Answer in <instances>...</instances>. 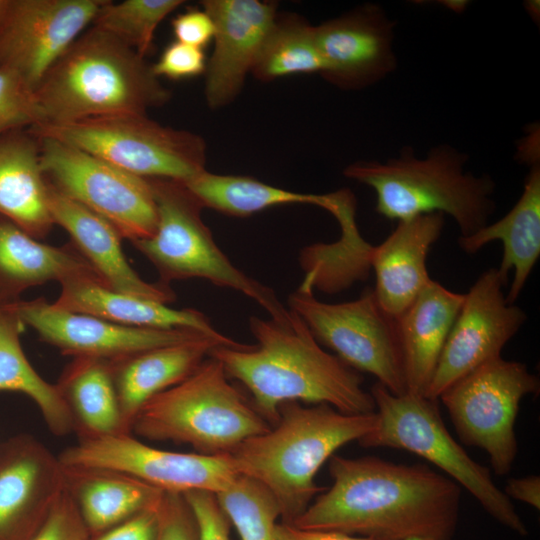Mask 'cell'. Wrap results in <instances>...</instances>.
Listing matches in <instances>:
<instances>
[{
    "instance_id": "cell-2",
    "label": "cell",
    "mask_w": 540,
    "mask_h": 540,
    "mask_svg": "<svg viewBox=\"0 0 540 540\" xmlns=\"http://www.w3.org/2000/svg\"><path fill=\"white\" fill-rule=\"evenodd\" d=\"M249 328L257 344L218 345L209 356L249 391L271 426L280 406L293 401L326 404L346 414L375 412L361 373L323 349L295 312L289 309L280 319L251 316Z\"/></svg>"
},
{
    "instance_id": "cell-19",
    "label": "cell",
    "mask_w": 540,
    "mask_h": 540,
    "mask_svg": "<svg viewBox=\"0 0 540 540\" xmlns=\"http://www.w3.org/2000/svg\"><path fill=\"white\" fill-rule=\"evenodd\" d=\"M215 26L214 49L206 64L205 97L210 108L229 104L252 71L277 17L276 5L258 0H206Z\"/></svg>"
},
{
    "instance_id": "cell-38",
    "label": "cell",
    "mask_w": 540,
    "mask_h": 540,
    "mask_svg": "<svg viewBox=\"0 0 540 540\" xmlns=\"http://www.w3.org/2000/svg\"><path fill=\"white\" fill-rule=\"evenodd\" d=\"M157 514V540H199L194 516L183 494L164 492Z\"/></svg>"
},
{
    "instance_id": "cell-23",
    "label": "cell",
    "mask_w": 540,
    "mask_h": 540,
    "mask_svg": "<svg viewBox=\"0 0 540 540\" xmlns=\"http://www.w3.org/2000/svg\"><path fill=\"white\" fill-rule=\"evenodd\" d=\"M464 297L432 279L396 318L407 392L426 395Z\"/></svg>"
},
{
    "instance_id": "cell-18",
    "label": "cell",
    "mask_w": 540,
    "mask_h": 540,
    "mask_svg": "<svg viewBox=\"0 0 540 540\" xmlns=\"http://www.w3.org/2000/svg\"><path fill=\"white\" fill-rule=\"evenodd\" d=\"M396 22L377 4H365L314 26L325 63L321 74L345 90L362 89L386 78L397 67Z\"/></svg>"
},
{
    "instance_id": "cell-26",
    "label": "cell",
    "mask_w": 540,
    "mask_h": 540,
    "mask_svg": "<svg viewBox=\"0 0 540 540\" xmlns=\"http://www.w3.org/2000/svg\"><path fill=\"white\" fill-rule=\"evenodd\" d=\"M52 304L129 327L191 329L217 338L226 337L198 310L171 308L165 303L113 291L92 280L62 283L59 297Z\"/></svg>"
},
{
    "instance_id": "cell-17",
    "label": "cell",
    "mask_w": 540,
    "mask_h": 540,
    "mask_svg": "<svg viewBox=\"0 0 540 540\" xmlns=\"http://www.w3.org/2000/svg\"><path fill=\"white\" fill-rule=\"evenodd\" d=\"M64 489L63 465L38 439L0 444V540H32Z\"/></svg>"
},
{
    "instance_id": "cell-44",
    "label": "cell",
    "mask_w": 540,
    "mask_h": 540,
    "mask_svg": "<svg viewBox=\"0 0 540 540\" xmlns=\"http://www.w3.org/2000/svg\"><path fill=\"white\" fill-rule=\"evenodd\" d=\"M504 494L511 500L522 501L533 508L540 509V477L529 475L521 478H509Z\"/></svg>"
},
{
    "instance_id": "cell-40",
    "label": "cell",
    "mask_w": 540,
    "mask_h": 540,
    "mask_svg": "<svg viewBox=\"0 0 540 540\" xmlns=\"http://www.w3.org/2000/svg\"><path fill=\"white\" fill-rule=\"evenodd\" d=\"M151 68L156 77L186 79L205 72L206 59L202 48L174 41L164 49Z\"/></svg>"
},
{
    "instance_id": "cell-6",
    "label": "cell",
    "mask_w": 540,
    "mask_h": 540,
    "mask_svg": "<svg viewBox=\"0 0 540 540\" xmlns=\"http://www.w3.org/2000/svg\"><path fill=\"white\" fill-rule=\"evenodd\" d=\"M270 427L230 382L222 364L208 356L186 379L142 406L131 434L188 444L200 454L222 455Z\"/></svg>"
},
{
    "instance_id": "cell-41",
    "label": "cell",
    "mask_w": 540,
    "mask_h": 540,
    "mask_svg": "<svg viewBox=\"0 0 540 540\" xmlns=\"http://www.w3.org/2000/svg\"><path fill=\"white\" fill-rule=\"evenodd\" d=\"M172 28L176 41L202 49L213 39L215 33L210 15L198 9L178 14L172 20Z\"/></svg>"
},
{
    "instance_id": "cell-34",
    "label": "cell",
    "mask_w": 540,
    "mask_h": 540,
    "mask_svg": "<svg viewBox=\"0 0 540 540\" xmlns=\"http://www.w3.org/2000/svg\"><path fill=\"white\" fill-rule=\"evenodd\" d=\"M182 3L181 0L104 1L92 26L113 35L144 58L150 52L158 25Z\"/></svg>"
},
{
    "instance_id": "cell-36",
    "label": "cell",
    "mask_w": 540,
    "mask_h": 540,
    "mask_svg": "<svg viewBox=\"0 0 540 540\" xmlns=\"http://www.w3.org/2000/svg\"><path fill=\"white\" fill-rule=\"evenodd\" d=\"M44 122L34 89L16 71L0 65V136Z\"/></svg>"
},
{
    "instance_id": "cell-22",
    "label": "cell",
    "mask_w": 540,
    "mask_h": 540,
    "mask_svg": "<svg viewBox=\"0 0 540 540\" xmlns=\"http://www.w3.org/2000/svg\"><path fill=\"white\" fill-rule=\"evenodd\" d=\"M444 223L445 215L441 213L398 221L392 233L374 246L373 292L380 307L391 317H399L432 280L427 271V256L440 238Z\"/></svg>"
},
{
    "instance_id": "cell-9",
    "label": "cell",
    "mask_w": 540,
    "mask_h": 540,
    "mask_svg": "<svg viewBox=\"0 0 540 540\" xmlns=\"http://www.w3.org/2000/svg\"><path fill=\"white\" fill-rule=\"evenodd\" d=\"M86 151L139 177L187 182L206 170V143L199 135L164 126L146 114L42 123L29 129Z\"/></svg>"
},
{
    "instance_id": "cell-16",
    "label": "cell",
    "mask_w": 540,
    "mask_h": 540,
    "mask_svg": "<svg viewBox=\"0 0 540 540\" xmlns=\"http://www.w3.org/2000/svg\"><path fill=\"white\" fill-rule=\"evenodd\" d=\"M2 306L25 326L34 329L42 341L73 358L89 357L110 362L147 349L210 336L191 329L124 326L57 308L44 297L29 301L19 299Z\"/></svg>"
},
{
    "instance_id": "cell-37",
    "label": "cell",
    "mask_w": 540,
    "mask_h": 540,
    "mask_svg": "<svg viewBox=\"0 0 540 540\" xmlns=\"http://www.w3.org/2000/svg\"><path fill=\"white\" fill-rule=\"evenodd\" d=\"M73 499L64 489L32 540H91Z\"/></svg>"
},
{
    "instance_id": "cell-25",
    "label": "cell",
    "mask_w": 540,
    "mask_h": 540,
    "mask_svg": "<svg viewBox=\"0 0 540 540\" xmlns=\"http://www.w3.org/2000/svg\"><path fill=\"white\" fill-rule=\"evenodd\" d=\"M529 165L522 194L514 206L496 222L458 239L460 248L467 254L477 253L492 241L502 242L498 270L506 279L513 270L506 294L509 304H514L520 296L540 256V160Z\"/></svg>"
},
{
    "instance_id": "cell-32",
    "label": "cell",
    "mask_w": 540,
    "mask_h": 540,
    "mask_svg": "<svg viewBox=\"0 0 540 540\" xmlns=\"http://www.w3.org/2000/svg\"><path fill=\"white\" fill-rule=\"evenodd\" d=\"M203 207L247 217L267 208L288 204H310L328 212L334 195L299 193L275 187L247 176L220 175L204 170L184 183Z\"/></svg>"
},
{
    "instance_id": "cell-14",
    "label": "cell",
    "mask_w": 540,
    "mask_h": 540,
    "mask_svg": "<svg viewBox=\"0 0 540 540\" xmlns=\"http://www.w3.org/2000/svg\"><path fill=\"white\" fill-rule=\"evenodd\" d=\"M507 281L498 268H489L464 293L425 397L438 399L455 381L500 357L526 322L522 308L506 301Z\"/></svg>"
},
{
    "instance_id": "cell-7",
    "label": "cell",
    "mask_w": 540,
    "mask_h": 540,
    "mask_svg": "<svg viewBox=\"0 0 540 540\" xmlns=\"http://www.w3.org/2000/svg\"><path fill=\"white\" fill-rule=\"evenodd\" d=\"M149 181L157 206L156 230L150 238L132 244L156 268L159 282L204 279L249 297L271 318L289 314L270 287L247 276L222 252L202 220L203 205L183 182Z\"/></svg>"
},
{
    "instance_id": "cell-29",
    "label": "cell",
    "mask_w": 540,
    "mask_h": 540,
    "mask_svg": "<svg viewBox=\"0 0 540 540\" xmlns=\"http://www.w3.org/2000/svg\"><path fill=\"white\" fill-rule=\"evenodd\" d=\"M356 200L349 189L336 191L332 215L341 227V237L332 244H314L305 248L301 262L306 277L301 288L316 287L329 294L344 290L369 276L374 246L361 236L356 220Z\"/></svg>"
},
{
    "instance_id": "cell-35",
    "label": "cell",
    "mask_w": 540,
    "mask_h": 540,
    "mask_svg": "<svg viewBox=\"0 0 540 540\" xmlns=\"http://www.w3.org/2000/svg\"><path fill=\"white\" fill-rule=\"evenodd\" d=\"M216 497L241 540H275L280 509L272 494L258 481L239 475Z\"/></svg>"
},
{
    "instance_id": "cell-4",
    "label": "cell",
    "mask_w": 540,
    "mask_h": 540,
    "mask_svg": "<svg viewBox=\"0 0 540 540\" xmlns=\"http://www.w3.org/2000/svg\"><path fill=\"white\" fill-rule=\"evenodd\" d=\"M34 91L48 123L146 114L171 95L143 57L95 26L68 47Z\"/></svg>"
},
{
    "instance_id": "cell-10",
    "label": "cell",
    "mask_w": 540,
    "mask_h": 540,
    "mask_svg": "<svg viewBox=\"0 0 540 540\" xmlns=\"http://www.w3.org/2000/svg\"><path fill=\"white\" fill-rule=\"evenodd\" d=\"M526 364L501 356L483 363L447 389L441 400L461 442L484 450L493 471L508 474L518 453L515 422L520 403L539 393Z\"/></svg>"
},
{
    "instance_id": "cell-8",
    "label": "cell",
    "mask_w": 540,
    "mask_h": 540,
    "mask_svg": "<svg viewBox=\"0 0 540 540\" xmlns=\"http://www.w3.org/2000/svg\"><path fill=\"white\" fill-rule=\"evenodd\" d=\"M370 392L376 426L359 445L400 449L424 458L464 487L493 519L520 536L528 535L525 523L494 483L490 470L472 459L447 430L438 399L409 392L395 395L378 382Z\"/></svg>"
},
{
    "instance_id": "cell-39",
    "label": "cell",
    "mask_w": 540,
    "mask_h": 540,
    "mask_svg": "<svg viewBox=\"0 0 540 540\" xmlns=\"http://www.w3.org/2000/svg\"><path fill=\"white\" fill-rule=\"evenodd\" d=\"M194 516L199 540H229L230 521L216 494L194 490L183 494Z\"/></svg>"
},
{
    "instance_id": "cell-30",
    "label": "cell",
    "mask_w": 540,
    "mask_h": 540,
    "mask_svg": "<svg viewBox=\"0 0 540 540\" xmlns=\"http://www.w3.org/2000/svg\"><path fill=\"white\" fill-rule=\"evenodd\" d=\"M56 386L79 439L126 434L108 361L74 357Z\"/></svg>"
},
{
    "instance_id": "cell-28",
    "label": "cell",
    "mask_w": 540,
    "mask_h": 540,
    "mask_svg": "<svg viewBox=\"0 0 540 540\" xmlns=\"http://www.w3.org/2000/svg\"><path fill=\"white\" fill-rule=\"evenodd\" d=\"M65 489L91 537L148 509L164 491L129 474L104 468L64 466Z\"/></svg>"
},
{
    "instance_id": "cell-13",
    "label": "cell",
    "mask_w": 540,
    "mask_h": 540,
    "mask_svg": "<svg viewBox=\"0 0 540 540\" xmlns=\"http://www.w3.org/2000/svg\"><path fill=\"white\" fill-rule=\"evenodd\" d=\"M58 458L64 466L116 470L164 492L180 494L194 490L218 494L240 475L230 454L162 450L145 444L132 434L79 439Z\"/></svg>"
},
{
    "instance_id": "cell-3",
    "label": "cell",
    "mask_w": 540,
    "mask_h": 540,
    "mask_svg": "<svg viewBox=\"0 0 540 540\" xmlns=\"http://www.w3.org/2000/svg\"><path fill=\"white\" fill-rule=\"evenodd\" d=\"M376 413L346 414L326 404L286 402L279 419L230 455L240 475L262 484L275 498L280 517L291 523L325 490L315 482L336 450L359 441L376 426Z\"/></svg>"
},
{
    "instance_id": "cell-1",
    "label": "cell",
    "mask_w": 540,
    "mask_h": 540,
    "mask_svg": "<svg viewBox=\"0 0 540 540\" xmlns=\"http://www.w3.org/2000/svg\"><path fill=\"white\" fill-rule=\"evenodd\" d=\"M329 473L331 487L289 524L375 540L453 539L461 488L448 476L425 464L337 455L329 459Z\"/></svg>"
},
{
    "instance_id": "cell-11",
    "label": "cell",
    "mask_w": 540,
    "mask_h": 540,
    "mask_svg": "<svg viewBox=\"0 0 540 540\" xmlns=\"http://www.w3.org/2000/svg\"><path fill=\"white\" fill-rule=\"evenodd\" d=\"M288 308L321 346L348 366L373 375L392 394L407 393L397 322L380 307L373 289L355 300L331 304L299 287L289 295Z\"/></svg>"
},
{
    "instance_id": "cell-12",
    "label": "cell",
    "mask_w": 540,
    "mask_h": 540,
    "mask_svg": "<svg viewBox=\"0 0 540 540\" xmlns=\"http://www.w3.org/2000/svg\"><path fill=\"white\" fill-rule=\"evenodd\" d=\"M45 180L110 223L131 243L150 238L157 206L149 179L131 174L70 144L37 138Z\"/></svg>"
},
{
    "instance_id": "cell-24",
    "label": "cell",
    "mask_w": 540,
    "mask_h": 540,
    "mask_svg": "<svg viewBox=\"0 0 540 540\" xmlns=\"http://www.w3.org/2000/svg\"><path fill=\"white\" fill-rule=\"evenodd\" d=\"M92 280L106 286L72 244L51 246L0 215V305L51 281Z\"/></svg>"
},
{
    "instance_id": "cell-43",
    "label": "cell",
    "mask_w": 540,
    "mask_h": 540,
    "mask_svg": "<svg viewBox=\"0 0 540 540\" xmlns=\"http://www.w3.org/2000/svg\"><path fill=\"white\" fill-rule=\"evenodd\" d=\"M275 540H375L370 537L355 536L338 531L306 530L289 523H277Z\"/></svg>"
},
{
    "instance_id": "cell-20",
    "label": "cell",
    "mask_w": 540,
    "mask_h": 540,
    "mask_svg": "<svg viewBox=\"0 0 540 540\" xmlns=\"http://www.w3.org/2000/svg\"><path fill=\"white\" fill-rule=\"evenodd\" d=\"M47 182V181H46ZM47 204L54 224L64 228L71 244L109 289L132 296L171 303L175 292L161 282L143 280L129 265L122 237L106 220L47 183Z\"/></svg>"
},
{
    "instance_id": "cell-42",
    "label": "cell",
    "mask_w": 540,
    "mask_h": 540,
    "mask_svg": "<svg viewBox=\"0 0 540 540\" xmlns=\"http://www.w3.org/2000/svg\"><path fill=\"white\" fill-rule=\"evenodd\" d=\"M157 508L140 512L107 529L91 540H157Z\"/></svg>"
},
{
    "instance_id": "cell-33",
    "label": "cell",
    "mask_w": 540,
    "mask_h": 540,
    "mask_svg": "<svg viewBox=\"0 0 540 540\" xmlns=\"http://www.w3.org/2000/svg\"><path fill=\"white\" fill-rule=\"evenodd\" d=\"M325 63L314 37V26L298 18L278 19L269 30L252 73L271 81L298 73H323Z\"/></svg>"
},
{
    "instance_id": "cell-31",
    "label": "cell",
    "mask_w": 540,
    "mask_h": 540,
    "mask_svg": "<svg viewBox=\"0 0 540 540\" xmlns=\"http://www.w3.org/2000/svg\"><path fill=\"white\" fill-rule=\"evenodd\" d=\"M23 322L0 305V391L28 396L39 408L49 430L58 436L74 431L72 416L56 386L43 379L21 346Z\"/></svg>"
},
{
    "instance_id": "cell-45",
    "label": "cell",
    "mask_w": 540,
    "mask_h": 540,
    "mask_svg": "<svg viewBox=\"0 0 540 540\" xmlns=\"http://www.w3.org/2000/svg\"><path fill=\"white\" fill-rule=\"evenodd\" d=\"M403 540H434L433 538L429 537V536H424V535H413V536H409Z\"/></svg>"
},
{
    "instance_id": "cell-15",
    "label": "cell",
    "mask_w": 540,
    "mask_h": 540,
    "mask_svg": "<svg viewBox=\"0 0 540 540\" xmlns=\"http://www.w3.org/2000/svg\"><path fill=\"white\" fill-rule=\"evenodd\" d=\"M104 0H9L0 21V65L35 90L45 73L93 22Z\"/></svg>"
},
{
    "instance_id": "cell-21",
    "label": "cell",
    "mask_w": 540,
    "mask_h": 540,
    "mask_svg": "<svg viewBox=\"0 0 540 540\" xmlns=\"http://www.w3.org/2000/svg\"><path fill=\"white\" fill-rule=\"evenodd\" d=\"M218 345L242 347L245 344L229 337L202 336L108 362L124 433L131 434L133 421L147 401L186 379Z\"/></svg>"
},
{
    "instance_id": "cell-5",
    "label": "cell",
    "mask_w": 540,
    "mask_h": 540,
    "mask_svg": "<svg viewBox=\"0 0 540 540\" xmlns=\"http://www.w3.org/2000/svg\"><path fill=\"white\" fill-rule=\"evenodd\" d=\"M467 160L468 155L447 144L431 148L425 158L405 147L385 162L349 164L343 174L374 190L378 214L397 221L448 214L460 237H467L487 225L496 208L494 180L466 171Z\"/></svg>"
},
{
    "instance_id": "cell-27",
    "label": "cell",
    "mask_w": 540,
    "mask_h": 540,
    "mask_svg": "<svg viewBox=\"0 0 540 540\" xmlns=\"http://www.w3.org/2000/svg\"><path fill=\"white\" fill-rule=\"evenodd\" d=\"M0 215L37 240L55 225L47 204L39 141L30 132L0 136Z\"/></svg>"
}]
</instances>
